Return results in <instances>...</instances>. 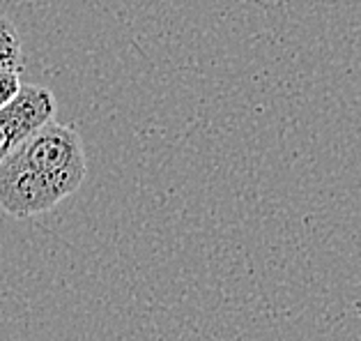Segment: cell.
<instances>
[{"instance_id": "1", "label": "cell", "mask_w": 361, "mask_h": 341, "mask_svg": "<svg viewBox=\"0 0 361 341\" xmlns=\"http://www.w3.org/2000/svg\"><path fill=\"white\" fill-rule=\"evenodd\" d=\"M87 176L76 127L49 120L0 162V208L16 220L54 210Z\"/></svg>"}, {"instance_id": "2", "label": "cell", "mask_w": 361, "mask_h": 341, "mask_svg": "<svg viewBox=\"0 0 361 341\" xmlns=\"http://www.w3.org/2000/svg\"><path fill=\"white\" fill-rule=\"evenodd\" d=\"M56 97L44 85L21 83L19 92L0 109V162L23 138H28L44 122L54 120Z\"/></svg>"}, {"instance_id": "3", "label": "cell", "mask_w": 361, "mask_h": 341, "mask_svg": "<svg viewBox=\"0 0 361 341\" xmlns=\"http://www.w3.org/2000/svg\"><path fill=\"white\" fill-rule=\"evenodd\" d=\"M21 65H23V58H21L19 30L14 28L12 21L0 16V69L21 72Z\"/></svg>"}, {"instance_id": "4", "label": "cell", "mask_w": 361, "mask_h": 341, "mask_svg": "<svg viewBox=\"0 0 361 341\" xmlns=\"http://www.w3.org/2000/svg\"><path fill=\"white\" fill-rule=\"evenodd\" d=\"M19 88H21L19 72H14V69H0V109L19 92Z\"/></svg>"}]
</instances>
